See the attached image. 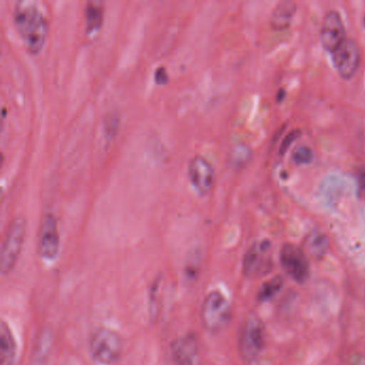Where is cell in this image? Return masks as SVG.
<instances>
[{
	"instance_id": "obj_1",
	"label": "cell",
	"mask_w": 365,
	"mask_h": 365,
	"mask_svg": "<svg viewBox=\"0 0 365 365\" xmlns=\"http://www.w3.org/2000/svg\"><path fill=\"white\" fill-rule=\"evenodd\" d=\"M14 22L25 48L31 54L41 52L48 37V20L39 4L20 0L14 5Z\"/></svg>"
},
{
	"instance_id": "obj_2",
	"label": "cell",
	"mask_w": 365,
	"mask_h": 365,
	"mask_svg": "<svg viewBox=\"0 0 365 365\" xmlns=\"http://www.w3.org/2000/svg\"><path fill=\"white\" fill-rule=\"evenodd\" d=\"M26 230L27 222L22 215L10 222L1 247L0 267L3 274H9L16 267L26 238Z\"/></svg>"
},
{
	"instance_id": "obj_3",
	"label": "cell",
	"mask_w": 365,
	"mask_h": 365,
	"mask_svg": "<svg viewBox=\"0 0 365 365\" xmlns=\"http://www.w3.org/2000/svg\"><path fill=\"white\" fill-rule=\"evenodd\" d=\"M264 346V326L255 313L250 314L243 322L239 336V350L245 362H256Z\"/></svg>"
},
{
	"instance_id": "obj_4",
	"label": "cell",
	"mask_w": 365,
	"mask_h": 365,
	"mask_svg": "<svg viewBox=\"0 0 365 365\" xmlns=\"http://www.w3.org/2000/svg\"><path fill=\"white\" fill-rule=\"evenodd\" d=\"M123 343L120 335L110 329H98L91 335V351L97 362L104 365L116 363L123 354Z\"/></svg>"
},
{
	"instance_id": "obj_5",
	"label": "cell",
	"mask_w": 365,
	"mask_h": 365,
	"mask_svg": "<svg viewBox=\"0 0 365 365\" xmlns=\"http://www.w3.org/2000/svg\"><path fill=\"white\" fill-rule=\"evenodd\" d=\"M232 315L230 301L219 292H212L206 297L202 307V322L210 332L225 328Z\"/></svg>"
},
{
	"instance_id": "obj_6",
	"label": "cell",
	"mask_w": 365,
	"mask_h": 365,
	"mask_svg": "<svg viewBox=\"0 0 365 365\" xmlns=\"http://www.w3.org/2000/svg\"><path fill=\"white\" fill-rule=\"evenodd\" d=\"M332 54V63L337 74L344 80L354 78L361 61L360 48L351 38H347Z\"/></svg>"
},
{
	"instance_id": "obj_7",
	"label": "cell",
	"mask_w": 365,
	"mask_h": 365,
	"mask_svg": "<svg viewBox=\"0 0 365 365\" xmlns=\"http://www.w3.org/2000/svg\"><path fill=\"white\" fill-rule=\"evenodd\" d=\"M282 267L297 283H304L309 277V264L304 252L292 243H286L279 253Z\"/></svg>"
},
{
	"instance_id": "obj_8",
	"label": "cell",
	"mask_w": 365,
	"mask_h": 365,
	"mask_svg": "<svg viewBox=\"0 0 365 365\" xmlns=\"http://www.w3.org/2000/svg\"><path fill=\"white\" fill-rule=\"evenodd\" d=\"M187 177L196 193L205 196L211 191L215 183V168L206 158L196 155L190 160Z\"/></svg>"
},
{
	"instance_id": "obj_9",
	"label": "cell",
	"mask_w": 365,
	"mask_h": 365,
	"mask_svg": "<svg viewBox=\"0 0 365 365\" xmlns=\"http://www.w3.org/2000/svg\"><path fill=\"white\" fill-rule=\"evenodd\" d=\"M346 39L345 25L339 12L336 10L327 12L320 29V42L324 50L333 53Z\"/></svg>"
},
{
	"instance_id": "obj_10",
	"label": "cell",
	"mask_w": 365,
	"mask_h": 365,
	"mask_svg": "<svg viewBox=\"0 0 365 365\" xmlns=\"http://www.w3.org/2000/svg\"><path fill=\"white\" fill-rule=\"evenodd\" d=\"M39 253L46 259H54L61 249L58 224L53 213L44 215L39 234Z\"/></svg>"
},
{
	"instance_id": "obj_11",
	"label": "cell",
	"mask_w": 365,
	"mask_h": 365,
	"mask_svg": "<svg viewBox=\"0 0 365 365\" xmlns=\"http://www.w3.org/2000/svg\"><path fill=\"white\" fill-rule=\"evenodd\" d=\"M197 352V339L193 334L179 337L173 343V358L177 365H194Z\"/></svg>"
},
{
	"instance_id": "obj_12",
	"label": "cell",
	"mask_w": 365,
	"mask_h": 365,
	"mask_svg": "<svg viewBox=\"0 0 365 365\" xmlns=\"http://www.w3.org/2000/svg\"><path fill=\"white\" fill-rule=\"evenodd\" d=\"M296 11L297 5L294 1L285 0L277 4L270 16L271 27L275 31H285L292 24Z\"/></svg>"
},
{
	"instance_id": "obj_13",
	"label": "cell",
	"mask_w": 365,
	"mask_h": 365,
	"mask_svg": "<svg viewBox=\"0 0 365 365\" xmlns=\"http://www.w3.org/2000/svg\"><path fill=\"white\" fill-rule=\"evenodd\" d=\"M0 365H14L16 359V344L9 326L1 322L0 326Z\"/></svg>"
},
{
	"instance_id": "obj_14",
	"label": "cell",
	"mask_w": 365,
	"mask_h": 365,
	"mask_svg": "<svg viewBox=\"0 0 365 365\" xmlns=\"http://www.w3.org/2000/svg\"><path fill=\"white\" fill-rule=\"evenodd\" d=\"M104 12L106 6L103 1L99 0H89L85 6V26L88 35L97 33L104 22Z\"/></svg>"
},
{
	"instance_id": "obj_15",
	"label": "cell",
	"mask_w": 365,
	"mask_h": 365,
	"mask_svg": "<svg viewBox=\"0 0 365 365\" xmlns=\"http://www.w3.org/2000/svg\"><path fill=\"white\" fill-rule=\"evenodd\" d=\"M268 247L269 243L262 241V242L254 243L247 250L245 258H243V272L247 277H251L258 270L260 262H262V254L266 252Z\"/></svg>"
},
{
	"instance_id": "obj_16",
	"label": "cell",
	"mask_w": 365,
	"mask_h": 365,
	"mask_svg": "<svg viewBox=\"0 0 365 365\" xmlns=\"http://www.w3.org/2000/svg\"><path fill=\"white\" fill-rule=\"evenodd\" d=\"M252 157H253V153L247 145H235L228 153V163L235 170H242L250 163Z\"/></svg>"
},
{
	"instance_id": "obj_17",
	"label": "cell",
	"mask_w": 365,
	"mask_h": 365,
	"mask_svg": "<svg viewBox=\"0 0 365 365\" xmlns=\"http://www.w3.org/2000/svg\"><path fill=\"white\" fill-rule=\"evenodd\" d=\"M305 245L312 256L315 258H322L328 252L329 239L324 232L314 230L307 236Z\"/></svg>"
},
{
	"instance_id": "obj_18",
	"label": "cell",
	"mask_w": 365,
	"mask_h": 365,
	"mask_svg": "<svg viewBox=\"0 0 365 365\" xmlns=\"http://www.w3.org/2000/svg\"><path fill=\"white\" fill-rule=\"evenodd\" d=\"M52 346V339H51L50 332L42 333V337H40L36 346L35 352H34V360L36 364H42L44 363L48 351Z\"/></svg>"
},
{
	"instance_id": "obj_19",
	"label": "cell",
	"mask_w": 365,
	"mask_h": 365,
	"mask_svg": "<svg viewBox=\"0 0 365 365\" xmlns=\"http://www.w3.org/2000/svg\"><path fill=\"white\" fill-rule=\"evenodd\" d=\"M119 123H120V120H119L118 114L116 113H110L104 117V138L108 142L114 140L117 132H118Z\"/></svg>"
},
{
	"instance_id": "obj_20",
	"label": "cell",
	"mask_w": 365,
	"mask_h": 365,
	"mask_svg": "<svg viewBox=\"0 0 365 365\" xmlns=\"http://www.w3.org/2000/svg\"><path fill=\"white\" fill-rule=\"evenodd\" d=\"M282 285H283L282 277H273V279H271L270 281L267 282V283L262 286L258 297H259L260 300H268V299L272 298L281 289Z\"/></svg>"
},
{
	"instance_id": "obj_21",
	"label": "cell",
	"mask_w": 365,
	"mask_h": 365,
	"mask_svg": "<svg viewBox=\"0 0 365 365\" xmlns=\"http://www.w3.org/2000/svg\"><path fill=\"white\" fill-rule=\"evenodd\" d=\"M314 159V153L309 146H298L292 155V160L296 165H307Z\"/></svg>"
},
{
	"instance_id": "obj_22",
	"label": "cell",
	"mask_w": 365,
	"mask_h": 365,
	"mask_svg": "<svg viewBox=\"0 0 365 365\" xmlns=\"http://www.w3.org/2000/svg\"><path fill=\"white\" fill-rule=\"evenodd\" d=\"M301 135L300 130L296 129L294 131L289 132L287 136H286L285 140L282 143L281 147H279V155H284V153L289 149V147L292 146V143L294 140H298L299 136Z\"/></svg>"
},
{
	"instance_id": "obj_23",
	"label": "cell",
	"mask_w": 365,
	"mask_h": 365,
	"mask_svg": "<svg viewBox=\"0 0 365 365\" xmlns=\"http://www.w3.org/2000/svg\"><path fill=\"white\" fill-rule=\"evenodd\" d=\"M155 81L158 85L168 84L170 78H168V70L165 67H159L155 70Z\"/></svg>"
},
{
	"instance_id": "obj_24",
	"label": "cell",
	"mask_w": 365,
	"mask_h": 365,
	"mask_svg": "<svg viewBox=\"0 0 365 365\" xmlns=\"http://www.w3.org/2000/svg\"><path fill=\"white\" fill-rule=\"evenodd\" d=\"M359 193H365V168L358 173Z\"/></svg>"
},
{
	"instance_id": "obj_25",
	"label": "cell",
	"mask_w": 365,
	"mask_h": 365,
	"mask_svg": "<svg viewBox=\"0 0 365 365\" xmlns=\"http://www.w3.org/2000/svg\"><path fill=\"white\" fill-rule=\"evenodd\" d=\"M363 24H364V26H365V18H364V20H363Z\"/></svg>"
}]
</instances>
